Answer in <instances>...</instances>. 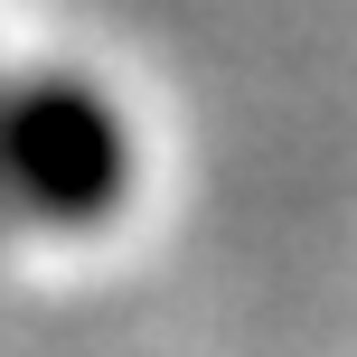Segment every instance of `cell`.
I'll return each mask as SVG.
<instances>
[{"instance_id": "cell-1", "label": "cell", "mask_w": 357, "mask_h": 357, "mask_svg": "<svg viewBox=\"0 0 357 357\" xmlns=\"http://www.w3.org/2000/svg\"><path fill=\"white\" fill-rule=\"evenodd\" d=\"M0 197L38 226H104L132 197V132L94 75L29 66L0 85Z\"/></svg>"}]
</instances>
